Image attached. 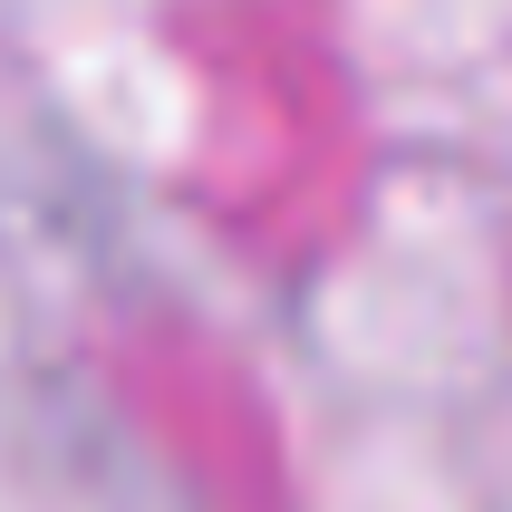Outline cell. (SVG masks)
Returning a JSON list of instances; mask_svg holds the SVG:
<instances>
[]
</instances>
